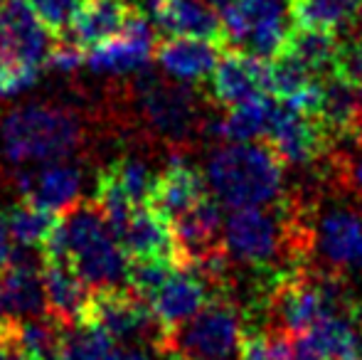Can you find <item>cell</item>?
I'll list each match as a JSON object with an SVG mask.
<instances>
[{
  "label": "cell",
  "instance_id": "cell-1",
  "mask_svg": "<svg viewBox=\"0 0 362 360\" xmlns=\"http://www.w3.org/2000/svg\"><path fill=\"white\" fill-rule=\"evenodd\" d=\"M42 260L69 262L94 291L126 284L131 265V257L94 200L72 205L59 217V225L42 245Z\"/></svg>",
  "mask_w": 362,
  "mask_h": 360
},
{
  "label": "cell",
  "instance_id": "cell-2",
  "mask_svg": "<svg viewBox=\"0 0 362 360\" xmlns=\"http://www.w3.org/2000/svg\"><path fill=\"white\" fill-rule=\"evenodd\" d=\"M205 180L229 210L269 207L284 192V161L269 144H222L207 161Z\"/></svg>",
  "mask_w": 362,
  "mask_h": 360
},
{
  "label": "cell",
  "instance_id": "cell-3",
  "mask_svg": "<svg viewBox=\"0 0 362 360\" xmlns=\"http://www.w3.org/2000/svg\"><path fill=\"white\" fill-rule=\"evenodd\" d=\"M84 141L74 111L54 104H20L0 119V153L8 163L67 161Z\"/></svg>",
  "mask_w": 362,
  "mask_h": 360
},
{
  "label": "cell",
  "instance_id": "cell-4",
  "mask_svg": "<svg viewBox=\"0 0 362 360\" xmlns=\"http://www.w3.org/2000/svg\"><path fill=\"white\" fill-rule=\"evenodd\" d=\"M219 13L224 50L262 59L281 54L296 30V0H229Z\"/></svg>",
  "mask_w": 362,
  "mask_h": 360
},
{
  "label": "cell",
  "instance_id": "cell-5",
  "mask_svg": "<svg viewBox=\"0 0 362 360\" xmlns=\"http://www.w3.org/2000/svg\"><path fill=\"white\" fill-rule=\"evenodd\" d=\"M244 328L227 298H212L168 333L163 351L177 360H239Z\"/></svg>",
  "mask_w": 362,
  "mask_h": 360
},
{
  "label": "cell",
  "instance_id": "cell-6",
  "mask_svg": "<svg viewBox=\"0 0 362 360\" xmlns=\"http://www.w3.org/2000/svg\"><path fill=\"white\" fill-rule=\"evenodd\" d=\"M224 250L249 267H274L296 250V222L267 207H242L224 220Z\"/></svg>",
  "mask_w": 362,
  "mask_h": 360
},
{
  "label": "cell",
  "instance_id": "cell-7",
  "mask_svg": "<svg viewBox=\"0 0 362 360\" xmlns=\"http://www.w3.org/2000/svg\"><path fill=\"white\" fill-rule=\"evenodd\" d=\"M136 104L146 124L173 146L190 144L200 134V104L187 84L144 72L134 82Z\"/></svg>",
  "mask_w": 362,
  "mask_h": 360
},
{
  "label": "cell",
  "instance_id": "cell-8",
  "mask_svg": "<svg viewBox=\"0 0 362 360\" xmlns=\"http://www.w3.org/2000/svg\"><path fill=\"white\" fill-rule=\"evenodd\" d=\"M84 318L99 323L114 338V343H124V346L163 348L168 338V331L156 318L151 303L131 289L119 286L96 291Z\"/></svg>",
  "mask_w": 362,
  "mask_h": 360
},
{
  "label": "cell",
  "instance_id": "cell-9",
  "mask_svg": "<svg viewBox=\"0 0 362 360\" xmlns=\"http://www.w3.org/2000/svg\"><path fill=\"white\" fill-rule=\"evenodd\" d=\"M52 45V30L37 18L30 0L0 3V62L40 69Z\"/></svg>",
  "mask_w": 362,
  "mask_h": 360
},
{
  "label": "cell",
  "instance_id": "cell-10",
  "mask_svg": "<svg viewBox=\"0 0 362 360\" xmlns=\"http://www.w3.org/2000/svg\"><path fill=\"white\" fill-rule=\"evenodd\" d=\"M156 54V33L141 10H131L126 25L104 42L86 52V64L96 74H131L146 69Z\"/></svg>",
  "mask_w": 362,
  "mask_h": 360
},
{
  "label": "cell",
  "instance_id": "cell-11",
  "mask_svg": "<svg viewBox=\"0 0 362 360\" xmlns=\"http://www.w3.org/2000/svg\"><path fill=\"white\" fill-rule=\"evenodd\" d=\"M330 141L333 139L328 136L325 126L318 121V116L288 109L281 101L276 104L267 131V144L276 151L284 163H310L328 149Z\"/></svg>",
  "mask_w": 362,
  "mask_h": 360
},
{
  "label": "cell",
  "instance_id": "cell-12",
  "mask_svg": "<svg viewBox=\"0 0 362 360\" xmlns=\"http://www.w3.org/2000/svg\"><path fill=\"white\" fill-rule=\"evenodd\" d=\"M215 284L205 277L197 267L177 265L175 272L168 277V281L148 298L156 318L163 323L168 333L175 326L185 323L200 311L205 303H210L215 294Z\"/></svg>",
  "mask_w": 362,
  "mask_h": 360
},
{
  "label": "cell",
  "instance_id": "cell-13",
  "mask_svg": "<svg viewBox=\"0 0 362 360\" xmlns=\"http://www.w3.org/2000/svg\"><path fill=\"white\" fill-rule=\"evenodd\" d=\"M212 99L222 106H234L254 96L272 94V72L269 59L254 57L247 52L229 50L217 62L210 77Z\"/></svg>",
  "mask_w": 362,
  "mask_h": 360
},
{
  "label": "cell",
  "instance_id": "cell-14",
  "mask_svg": "<svg viewBox=\"0 0 362 360\" xmlns=\"http://www.w3.org/2000/svg\"><path fill=\"white\" fill-rule=\"evenodd\" d=\"M81 180V170L74 163L49 161L37 163V168L23 170L18 175V190L23 200L62 215L79 200Z\"/></svg>",
  "mask_w": 362,
  "mask_h": 360
},
{
  "label": "cell",
  "instance_id": "cell-15",
  "mask_svg": "<svg viewBox=\"0 0 362 360\" xmlns=\"http://www.w3.org/2000/svg\"><path fill=\"white\" fill-rule=\"evenodd\" d=\"M224 45L197 37H168L156 45V62L173 82L192 84L212 77Z\"/></svg>",
  "mask_w": 362,
  "mask_h": 360
},
{
  "label": "cell",
  "instance_id": "cell-16",
  "mask_svg": "<svg viewBox=\"0 0 362 360\" xmlns=\"http://www.w3.org/2000/svg\"><path fill=\"white\" fill-rule=\"evenodd\" d=\"M177 250H180V265H195L207 255L224 247V220L219 200H200L195 207L182 212L173 220Z\"/></svg>",
  "mask_w": 362,
  "mask_h": 360
},
{
  "label": "cell",
  "instance_id": "cell-17",
  "mask_svg": "<svg viewBox=\"0 0 362 360\" xmlns=\"http://www.w3.org/2000/svg\"><path fill=\"white\" fill-rule=\"evenodd\" d=\"M116 240L131 260L141 257H170L180 262L173 222L163 217L153 205H136L126 225L116 232Z\"/></svg>",
  "mask_w": 362,
  "mask_h": 360
},
{
  "label": "cell",
  "instance_id": "cell-18",
  "mask_svg": "<svg viewBox=\"0 0 362 360\" xmlns=\"http://www.w3.org/2000/svg\"><path fill=\"white\" fill-rule=\"evenodd\" d=\"M315 247L333 269H362V217L353 210H330L320 217Z\"/></svg>",
  "mask_w": 362,
  "mask_h": 360
},
{
  "label": "cell",
  "instance_id": "cell-19",
  "mask_svg": "<svg viewBox=\"0 0 362 360\" xmlns=\"http://www.w3.org/2000/svg\"><path fill=\"white\" fill-rule=\"evenodd\" d=\"M5 316L10 321H28L47 313V294L45 279L37 267V257H28L0 269Z\"/></svg>",
  "mask_w": 362,
  "mask_h": 360
},
{
  "label": "cell",
  "instance_id": "cell-20",
  "mask_svg": "<svg viewBox=\"0 0 362 360\" xmlns=\"http://www.w3.org/2000/svg\"><path fill=\"white\" fill-rule=\"evenodd\" d=\"M45 294H47V313L62 326L76 323L86 316L94 298V289L76 274L69 262L45 260Z\"/></svg>",
  "mask_w": 362,
  "mask_h": 360
},
{
  "label": "cell",
  "instance_id": "cell-21",
  "mask_svg": "<svg viewBox=\"0 0 362 360\" xmlns=\"http://www.w3.org/2000/svg\"><path fill=\"white\" fill-rule=\"evenodd\" d=\"M207 197V180L187 166L182 158H173L163 173L156 175V185H153L151 205L160 212L168 220H177L182 212L195 207L200 200Z\"/></svg>",
  "mask_w": 362,
  "mask_h": 360
},
{
  "label": "cell",
  "instance_id": "cell-22",
  "mask_svg": "<svg viewBox=\"0 0 362 360\" xmlns=\"http://www.w3.org/2000/svg\"><path fill=\"white\" fill-rule=\"evenodd\" d=\"M153 23L168 37L222 42V15H217V10L205 0H168L153 13Z\"/></svg>",
  "mask_w": 362,
  "mask_h": 360
},
{
  "label": "cell",
  "instance_id": "cell-23",
  "mask_svg": "<svg viewBox=\"0 0 362 360\" xmlns=\"http://www.w3.org/2000/svg\"><path fill=\"white\" fill-rule=\"evenodd\" d=\"M131 10L134 5L129 0H84L64 37L81 47H94L124 28Z\"/></svg>",
  "mask_w": 362,
  "mask_h": 360
},
{
  "label": "cell",
  "instance_id": "cell-24",
  "mask_svg": "<svg viewBox=\"0 0 362 360\" xmlns=\"http://www.w3.org/2000/svg\"><path fill=\"white\" fill-rule=\"evenodd\" d=\"M276 104L279 101L272 94L239 101V104L229 106L222 119L207 124L205 134L215 136L222 144H239V141H254L259 136H267Z\"/></svg>",
  "mask_w": 362,
  "mask_h": 360
},
{
  "label": "cell",
  "instance_id": "cell-25",
  "mask_svg": "<svg viewBox=\"0 0 362 360\" xmlns=\"http://www.w3.org/2000/svg\"><path fill=\"white\" fill-rule=\"evenodd\" d=\"M315 116L325 126L330 139L358 134L362 121V89L353 87L335 74L325 77L323 101H320V109Z\"/></svg>",
  "mask_w": 362,
  "mask_h": 360
},
{
  "label": "cell",
  "instance_id": "cell-26",
  "mask_svg": "<svg viewBox=\"0 0 362 360\" xmlns=\"http://www.w3.org/2000/svg\"><path fill=\"white\" fill-rule=\"evenodd\" d=\"M340 33L315 28H296L284 52L293 54L300 64L310 69L315 77H330L335 72Z\"/></svg>",
  "mask_w": 362,
  "mask_h": 360
},
{
  "label": "cell",
  "instance_id": "cell-27",
  "mask_svg": "<svg viewBox=\"0 0 362 360\" xmlns=\"http://www.w3.org/2000/svg\"><path fill=\"white\" fill-rule=\"evenodd\" d=\"M114 351V338L99 323L81 318L62 328L54 360H111Z\"/></svg>",
  "mask_w": 362,
  "mask_h": 360
},
{
  "label": "cell",
  "instance_id": "cell-28",
  "mask_svg": "<svg viewBox=\"0 0 362 360\" xmlns=\"http://www.w3.org/2000/svg\"><path fill=\"white\" fill-rule=\"evenodd\" d=\"M5 220H8V227L13 232L15 242L20 247H30V250L42 247L54 232V227L59 225L57 212L45 210V207L33 205L28 200L8 207L5 210Z\"/></svg>",
  "mask_w": 362,
  "mask_h": 360
},
{
  "label": "cell",
  "instance_id": "cell-29",
  "mask_svg": "<svg viewBox=\"0 0 362 360\" xmlns=\"http://www.w3.org/2000/svg\"><path fill=\"white\" fill-rule=\"evenodd\" d=\"M362 0H296V28L343 33Z\"/></svg>",
  "mask_w": 362,
  "mask_h": 360
},
{
  "label": "cell",
  "instance_id": "cell-30",
  "mask_svg": "<svg viewBox=\"0 0 362 360\" xmlns=\"http://www.w3.org/2000/svg\"><path fill=\"white\" fill-rule=\"evenodd\" d=\"M18 338L35 360H54L57 358L59 338H62V323L54 321L49 313L28 321H18Z\"/></svg>",
  "mask_w": 362,
  "mask_h": 360
},
{
  "label": "cell",
  "instance_id": "cell-31",
  "mask_svg": "<svg viewBox=\"0 0 362 360\" xmlns=\"http://www.w3.org/2000/svg\"><path fill=\"white\" fill-rule=\"evenodd\" d=\"M177 265L180 262L170 260V257H141V260H131L126 286L148 301L168 281V277L175 272Z\"/></svg>",
  "mask_w": 362,
  "mask_h": 360
},
{
  "label": "cell",
  "instance_id": "cell-32",
  "mask_svg": "<svg viewBox=\"0 0 362 360\" xmlns=\"http://www.w3.org/2000/svg\"><path fill=\"white\" fill-rule=\"evenodd\" d=\"M111 173L116 175L119 185L129 195L134 205H151L153 185H156V173L141 158H121L119 163L109 166Z\"/></svg>",
  "mask_w": 362,
  "mask_h": 360
},
{
  "label": "cell",
  "instance_id": "cell-33",
  "mask_svg": "<svg viewBox=\"0 0 362 360\" xmlns=\"http://www.w3.org/2000/svg\"><path fill=\"white\" fill-rule=\"evenodd\" d=\"M348 33L340 35L338 45V57H335V77L345 79L348 84L362 89V40L345 28Z\"/></svg>",
  "mask_w": 362,
  "mask_h": 360
},
{
  "label": "cell",
  "instance_id": "cell-34",
  "mask_svg": "<svg viewBox=\"0 0 362 360\" xmlns=\"http://www.w3.org/2000/svg\"><path fill=\"white\" fill-rule=\"evenodd\" d=\"M30 5L35 8L37 18L52 30V35H64L81 3L79 0H30Z\"/></svg>",
  "mask_w": 362,
  "mask_h": 360
},
{
  "label": "cell",
  "instance_id": "cell-35",
  "mask_svg": "<svg viewBox=\"0 0 362 360\" xmlns=\"http://www.w3.org/2000/svg\"><path fill=\"white\" fill-rule=\"evenodd\" d=\"M47 64L59 74H74L81 64H86V52L81 45L64 37L62 42L52 45V50L47 54Z\"/></svg>",
  "mask_w": 362,
  "mask_h": 360
},
{
  "label": "cell",
  "instance_id": "cell-36",
  "mask_svg": "<svg viewBox=\"0 0 362 360\" xmlns=\"http://www.w3.org/2000/svg\"><path fill=\"white\" fill-rule=\"evenodd\" d=\"M37 67H23V64L0 62V96H15L30 89L37 82Z\"/></svg>",
  "mask_w": 362,
  "mask_h": 360
},
{
  "label": "cell",
  "instance_id": "cell-37",
  "mask_svg": "<svg viewBox=\"0 0 362 360\" xmlns=\"http://www.w3.org/2000/svg\"><path fill=\"white\" fill-rule=\"evenodd\" d=\"M28 257H35V252L30 247H20L15 242L13 232L8 227V220H5V212H0V269L15 265L20 260H28Z\"/></svg>",
  "mask_w": 362,
  "mask_h": 360
},
{
  "label": "cell",
  "instance_id": "cell-38",
  "mask_svg": "<svg viewBox=\"0 0 362 360\" xmlns=\"http://www.w3.org/2000/svg\"><path fill=\"white\" fill-rule=\"evenodd\" d=\"M0 360H35L20 343L15 321L0 326Z\"/></svg>",
  "mask_w": 362,
  "mask_h": 360
},
{
  "label": "cell",
  "instance_id": "cell-39",
  "mask_svg": "<svg viewBox=\"0 0 362 360\" xmlns=\"http://www.w3.org/2000/svg\"><path fill=\"white\" fill-rule=\"evenodd\" d=\"M239 360H272V346H269V333L249 331L242 336Z\"/></svg>",
  "mask_w": 362,
  "mask_h": 360
},
{
  "label": "cell",
  "instance_id": "cell-40",
  "mask_svg": "<svg viewBox=\"0 0 362 360\" xmlns=\"http://www.w3.org/2000/svg\"><path fill=\"white\" fill-rule=\"evenodd\" d=\"M111 360H173L170 353H165L158 346H126L116 348Z\"/></svg>",
  "mask_w": 362,
  "mask_h": 360
},
{
  "label": "cell",
  "instance_id": "cell-41",
  "mask_svg": "<svg viewBox=\"0 0 362 360\" xmlns=\"http://www.w3.org/2000/svg\"><path fill=\"white\" fill-rule=\"evenodd\" d=\"M345 175H348L350 185H353L355 190H362V151H360L358 158L350 161V163L345 166Z\"/></svg>",
  "mask_w": 362,
  "mask_h": 360
},
{
  "label": "cell",
  "instance_id": "cell-42",
  "mask_svg": "<svg viewBox=\"0 0 362 360\" xmlns=\"http://www.w3.org/2000/svg\"><path fill=\"white\" fill-rule=\"evenodd\" d=\"M136 3H139V5H136V10H141V13H144V10H148V13L153 15L158 8H160L163 3H168V0H136Z\"/></svg>",
  "mask_w": 362,
  "mask_h": 360
},
{
  "label": "cell",
  "instance_id": "cell-43",
  "mask_svg": "<svg viewBox=\"0 0 362 360\" xmlns=\"http://www.w3.org/2000/svg\"><path fill=\"white\" fill-rule=\"evenodd\" d=\"M350 30H353L355 35L362 40V3H360V8H358V13H355V18H353V23L348 25Z\"/></svg>",
  "mask_w": 362,
  "mask_h": 360
},
{
  "label": "cell",
  "instance_id": "cell-44",
  "mask_svg": "<svg viewBox=\"0 0 362 360\" xmlns=\"http://www.w3.org/2000/svg\"><path fill=\"white\" fill-rule=\"evenodd\" d=\"M10 318H5V303H3V286H0V326H5Z\"/></svg>",
  "mask_w": 362,
  "mask_h": 360
},
{
  "label": "cell",
  "instance_id": "cell-45",
  "mask_svg": "<svg viewBox=\"0 0 362 360\" xmlns=\"http://www.w3.org/2000/svg\"><path fill=\"white\" fill-rule=\"evenodd\" d=\"M205 3H207V5H212L215 10H222V8H227L229 0H205Z\"/></svg>",
  "mask_w": 362,
  "mask_h": 360
},
{
  "label": "cell",
  "instance_id": "cell-46",
  "mask_svg": "<svg viewBox=\"0 0 362 360\" xmlns=\"http://www.w3.org/2000/svg\"><path fill=\"white\" fill-rule=\"evenodd\" d=\"M165 353H168V351H165ZM170 358H173V356H170ZM173 360H177V358H173Z\"/></svg>",
  "mask_w": 362,
  "mask_h": 360
}]
</instances>
